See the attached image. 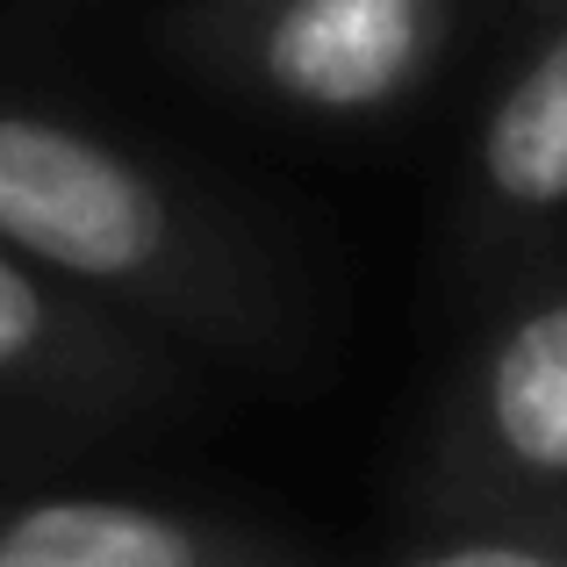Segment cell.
I'll return each mask as SVG.
<instances>
[{
	"mask_svg": "<svg viewBox=\"0 0 567 567\" xmlns=\"http://www.w3.org/2000/svg\"><path fill=\"white\" fill-rule=\"evenodd\" d=\"M567 488V280L525 295L445 395L416 503Z\"/></svg>",
	"mask_w": 567,
	"mask_h": 567,
	"instance_id": "cell-3",
	"label": "cell"
},
{
	"mask_svg": "<svg viewBox=\"0 0 567 567\" xmlns=\"http://www.w3.org/2000/svg\"><path fill=\"white\" fill-rule=\"evenodd\" d=\"M532 8H546V14H567V0H532Z\"/></svg>",
	"mask_w": 567,
	"mask_h": 567,
	"instance_id": "cell-8",
	"label": "cell"
},
{
	"mask_svg": "<svg viewBox=\"0 0 567 567\" xmlns=\"http://www.w3.org/2000/svg\"><path fill=\"white\" fill-rule=\"evenodd\" d=\"M410 567H567V488L560 496H439L416 503L395 539Z\"/></svg>",
	"mask_w": 567,
	"mask_h": 567,
	"instance_id": "cell-7",
	"label": "cell"
},
{
	"mask_svg": "<svg viewBox=\"0 0 567 567\" xmlns=\"http://www.w3.org/2000/svg\"><path fill=\"white\" fill-rule=\"evenodd\" d=\"M158 388H166V360L152 346H137L123 323L94 317L72 295V280L0 245V395L115 416L158 402Z\"/></svg>",
	"mask_w": 567,
	"mask_h": 567,
	"instance_id": "cell-5",
	"label": "cell"
},
{
	"mask_svg": "<svg viewBox=\"0 0 567 567\" xmlns=\"http://www.w3.org/2000/svg\"><path fill=\"white\" fill-rule=\"evenodd\" d=\"M445 37L453 0H230L208 51L295 115L367 123L431 80Z\"/></svg>",
	"mask_w": 567,
	"mask_h": 567,
	"instance_id": "cell-2",
	"label": "cell"
},
{
	"mask_svg": "<svg viewBox=\"0 0 567 567\" xmlns=\"http://www.w3.org/2000/svg\"><path fill=\"white\" fill-rule=\"evenodd\" d=\"M309 539L144 496L0 503V567H295Z\"/></svg>",
	"mask_w": 567,
	"mask_h": 567,
	"instance_id": "cell-4",
	"label": "cell"
},
{
	"mask_svg": "<svg viewBox=\"0 0 567 567\" xmlns=\"http://www.w3.org/2000/svg\"><path fill=\"white\" fill-rule=\"evenodd\" d=\"M474 216L488 245L567 223V14L488 101L474 137Z\"/></svg>",
	"mask_w": 567,
	"mask_h": 567,
	"instance_id": "cell-6",
	"label": "cell"
},
{
	"mask_svg": "<svg viewBox=\"0 0 567 567\" xmlns=\"http://www.w3.org/2000/svg\"><path fill=\"white\" fill-rule=\"evenodd\" d=\"M0 245L202 346H266L274 288L208 208L72 115L0 101Z\"/></svg>",
	"mask_w": 567,
	"mask_h": 567,
	"instance_id": "cell-1",
	"label": "cell"
}]
</instances>
